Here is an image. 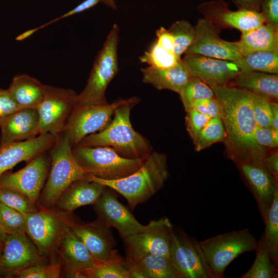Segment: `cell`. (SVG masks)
<instances>
[{
	"instance_id": "6da1fadb",
	"label": "cell",
	"mask_w": 278,
	"mask_h": 278,
	"mask_svg": "<svg viewBox=\"0 0 278 278\" xmlns=\"http://www.w3.org/2000/svg\"><path fill=\"white\" fill-rule=\"evenodd\" d=\"M210 86L221 107L231 158L237 164L253 163L264 166L266 152L254 139L257 125L252 112V93L227 84Z\"/></svg>"
},
{
	"instance_id": "7a4b0ae2",
	"label": "cell",
	"mask_w": 278,
	"mask_h": 278,
	"mask_svg": "<svg viewBox=\"0 0 278 278\" xmlns=\"http://www.w3.org/2000/svg\"><path fill=\"white\" fill-rule=\"evenodd\" d=\"M139 101L137 97H130L115 110L105 129L87 135L77 146H108L126 158L146 159L152 147L148 140L133 129L130 121L131 110Z\"/></svg>"
},
{
	"instance_id": "3957f363",
	"label": "cell",
	"mask_w": 278,
	"mask_h": 278,
	"mask_svg": "<svg viewBox=\"0 0 278 278\" xmlns=\"http://www.w3.org/2000/svg\"><path fill=\"white\" fill-rule=\"evenodd\" d=\"M168 176L165 155L152 151L137 170L124 178L105 180L87 173L83 179L101 183L119 194L133 211L161 189Z\"/></svg>"
},
{
	"instance_id": "277c9868",
	"label": "cell",
	"mask_w": 278,
	"mask_h": 278,
	"mask_svg": "<svg viewBox=\"0 0 278 278\" xmlns=\"http://www.w3.org/2000/svg\"><path fill=\"white\" fill-rule=\"evenodd\" d=\"M72 149L66 133L56 135L50 153L49 173L38 202L39 207L53 208L61 193L74 182L83 179L87 174L75 160Z\"/></svg>"
},
{
	"instance_id": "5b68a950",
	"label": "cell",
	"mask_w": 278,
	"mask_h": 278,
	"mask_svg": "<svg viewBox=\"0 0 278 278\" xmlns=\"http://www.w3.org/2000/svg\"><path fill=\"white\" fill-rule=\"evenodd\" d=\"M119 27L114 24L96 55L82 91L77 94L76 103L105 105L107 88L118 72V44Z\"/></svg>"
},
{
	"instance_id": "8992f818",
	"label": "cell",
	"mask_w": 278,
	"mask_h": 278,
	"mask_svg": "<svg viewBox=\"0 0 278 278\" xmlns=\"http://www.w3.org/2000/svg\"><path fill=\"white\" fill-rule=\"evenodd\" d=\"M72 152L80 166L88 174L105 180H115L132 173L145 160L122 157L108 146H76Z\"/></svg>"
},
{
	"instance_id": "52a82bcc",
	"label": "cell",
	"mask_w": 278,
	"mask_h": 278,
	"mask_svg": "<svg viewBox=\"0 0 278 278\" xmlns=\"http://www.w3.org/2000/svg\"><path fill=\"white\" fill-rule=\"evenodd\" d=\"M257 242L245 228L218 234L199 243L214 278H222L228 265L240 254L255 250Z\"/></svg>"
},
{
	"instance_id": "ba28073f",
	"label": "cell",
	"mask_w": 278,
	"mask_h": 278,
	"mask_svg": "<svg viewBox=\"0 0 278 278\" xmlns=\"http://www.w3.org/2000/svg\"><path fill=\"white\" fill-rule=\"evenodd\" d=\"M130 99L120 98L105 105L76 103L62 132L67 135L72 147H75L87 135L105 129L112 120L115 110Z\"/></svg>"
},
{
	"instance_id": "9c48e42d",
	"label": "cell",
	"mask_w": 278,
	"mask_h": 278,
	"mask_svg": "<svg viewBox=\"0 0 278 278\" xmlns=\"http://www.w3.org/2000/svg\"><path fill=\"white\" fill-rule=\"evenodd\" d=\"M170 259L181 278H214L199 242L173 226Z\"/></svg>"
},
{
	"instance_id": "30bf717a",
	"label": "cell",
	"mask_w": 278,
	"mask_h": 278,
	"mask_svg": "<svg viewBox=\"0 0 278 278\" xmlns=\"http://www.w3.org/2000/svg\"><path fill=\"white\" fill-rule=\"evenodd\" d=\"M172 224L168 218L151 220L144 231L123 239L126 259L136 262L148 254H157L170 258Z\"/></svg>"
},
{
	"instance_id": "8fae6325",
	"label": "cell",
	"mask_w": 278,
	"mask_h": 278,
	"mask_svg": "<svg viewBox=\"0 0 278 278\" xmlns=\"http://www.w3.org/2000/svg\"><path fill=\"white\" fill-rule=\"evenodd\" d=\"M24 215L27 235L42 254L55 259L65 226L60 213L54 208L39 207L37 211Z\"/></svg>"
},
{
	"instance_id": "7c38bea8",
	"label": "cell",
	"mask_w": 278,
	"mask_h": 278,
	"mask_svg": "<svg viewBox=\"0 0 278 278\" xmlns=\"http://www.w3.org/2000/svg\"><path fill=\"white\" fill-rule=\"evenodd\" d=\"M77 94L71 89L45 85L43 99L37 109L39 134L49 133L57 135L63 132Z\"/></svg>"
},
{
	"instance_id": "4fadbf2b",
	"label": "cell",
	"mask_w": 278,
	"mask_h": 278,
	"mask_svg": "<svg viewBox=\"0 0 278 278\" xmlns=\"http://www.w3.org/2000/svg\"><path fill=\"white\" fill-rule=\"evenodd\" d=\"M50 166V159L46 151L29 161L23 168L14 172L8 171L0 176V187L16 190L38 203L45 184Z\"/></svg>"
},
{
	"instance_id": "5bb4252c",
	"label": "cell",
	"mask_w": 278,
	"mask_h": 278,
	"mask_svg": "<svg viewBox=\"0 0 278 278\" xmlns=\"http://www.w3.org/2000/svg\"><path fill=\"white\" fill-rule=\"evenodd\" d=\"M49 259L40 252L27 234L7 235L0 258V277H15L24 269Z\"/></svg>"
},
{
	"instance_id": "9a60e30c",
	"label": "cell",
	"mask_w": 278,
	"mask_h": 278,
	"mask_svg": "<svg viewBox=\"0 0 278 278\" xmlns=\"http://www.w3.org/2000/svg\"><path fill=\"white\" fill-rule=\"evenodd\" d=\"M229 6V3L223 0H214L201 3L197 8L204 18L220 30L234 28L242 33L258 27L266 22L260 11L240 9L232 11Z\"/></svg>"
},
{
	"instance_id": "2e32d148",
	"label": "cell",
	"mask_w": 278,
	"mask_h": 278,
	"mask_svg": "<svg viewBox=\"0 0 278 278\" xmlns=\"http://www.w3.org/2000/svg\"><path fill=\"white\" fill-rule=\"evenodd\" d=\"M59 213L66 225L86 247L96 263L106 259L110 255L116 243L111 228L97 220L85 222L74 216L73 213Z\"/></svg>"
},
{
	"instance_id": "e0dca14e",
	"label": "cell",
	"mask_w": 278,
	"mask_h": 278,
	"mask_svg": "<svg viewBox=\"0 0 278 278\" xmlns=\"http://www.w3.org/2000/svg\"><path fill=\"white\" fill-rule=\"evenodd\" d=\"M97 220L109 228H115L123 239L144 231L130 211L117 199L114 191L107 187L93 205Z\"/></svg>"
},
{
	"instance_id": "ac0fdd59",
	"label": "cell",
	"mask_w": 278,
	"mask_h": 278,
	"mask_svg": "<svg viewBox=\"0 0 278 278\" xmlns=\"http://www.w3.org/2000/svg\"><path fill=\"white\" fill-rule=\"evenodd\" d=\"M195 26V41L184 55H200L229 61H235L242 56L234 42L220 38L221 30L207 19H199Z\"/></svg>"
},
{
	"instance_id": "d6986e66",
	"label": "cell",
	"mask_w": 278,
	"mask_h": 278,
	"mask_svg": "<svg viewBox=\"0 0 278 278\" xmlns=\"http://www.w3.org/2000/svg\"><path fill=\"white\" fill-rule=\"evenodd\" d=\"M181 60L192 76L209 85L227 84L240 74L239 68L234 61L186 54Z\"/></svg>"
},
{
	"instance_id": "ffe728a7",
	"label": "cell",
	"mask_w": 278,
	"mask_h": 278,
	"mask_svg": "<svg viewBox=\"0 0 278 278\" xmlns=\"http://www.w3.org/2000/svg\"><path fill=\"white\" fill-rule=\"evenodd\" d=\"M57 253L66 277L85 278V273L96 264L86 247L65 223Z\"/></svg>"
},
{
	"instance_id": "44dd1931",
	"label": "cell",
	"mask_w": 278,
	"mask_h": 278,
	"mask_svg": "<svg viewBox=\"0 0 278 278\" xmlns=\"http://www.w3.org/2000/svg\"><path fill=\"white\" fill-rule=\"evenodd\" d=\"M238 165L264 220L271 206L275 192L278 189L277 181L263 165L253 163Z\"/></svg>"
},
{
	"instance_id": "7402d4cb",
	"label": "cell",
	"mask_w": 278,
	"mask_h": 278,
	"mask_svg": "<svg viewBox=\"0 0 278 278\" xmlns=\"http://www.w3.org/2000/svg\"><path fill=\"white\" fill-rule=\"evenodd\" d=\"M56 135L42 133L23 141L0 146V176L23 161H29L47 151L55 142Z\"/></svg>"
},
{
	"instance_id": "603a6c76",
	"label": "cell",
	"mask_w": 278,
	"mask_h": 278,
	"mask_svg": "<svg viewBox=\"0 0 278 278\" xmlns=\"http://www.w3.org/2000/svg\"><path fill=\"white\" fill-rule=\"evenodd\" d=\"M37 109H21L0 123V146L30 140L39 135Z\"/></svg>"
},
{
	"instance_id": "cb8c5ba5",
	"label": "cell",
	"mask_w": 278,
	"mask_h": 278,
	"mask_svg": "<svg viewBox=\"0 0 278 278\" xmlns=\"http://www.w3.org/2000/svg\"><path fill=\"white\" fill-rule=\"evenodd\" d=\"M106 187L95 181L85 179L77 180L61 193L53 208L63 214H72L80 207L93 205Z\"/></svg>"
},
{
	"instance_id": "d4e9b609",
	"label": "cell",
	"mask_w": 278,
	"mask_h": 278,
	"mask_svg": "<svg viewBox=\"0 0 278 278\" xmlns=\"http://www.w3.org/2000/svg\"><path fill=\"white\" fill-rule=\"evenodd\" d=\"M141 71L144 83L150 84L158 90H168L178 93L192 77L182 60L171 67L149 66L141 68Z\"/></svg>"
},
{
	"instance_id": "484cf974",
	"label": "cell",
	"mask_w": 278,
	"mask_h": 278,
	"mask_svg": "<svg viewBox=\"0 0 278 278\" xmlns=\"http://www.w3.org/2000/svg\"><path fill=\"white\" fill-rule=\"evenodd\" d=\"M234 43L242 56L259 51H278V28L265 23L242 32L240 39Z\"/></svg>"
},
{
	"instance_id": "4316f807",
	"label": "cell",
	"mask_w": 278,
	"mask_h": 278,
	"mask_svg": "<svg viewBox=\"0 0 278 278\" xmlns=\"http://www.w3.org/2000/svg\"><path fill=\"white\" fill-rule=\"evenodd\" d=\"M45 87L38 79L22 74L13 77L7 89L21 109H37L43 99Z\"/></svg>"
},
{
	"instance_id": "83f0119b",
	"label": "cell",
	"mask_w": 278,
	"mask_h": 278,
	"mask_svg": "<svg viewBox=\"0 0 278 278\" xmlns=\"http://www.w3.org/2000/svg\"><path fill=\"white\" fill-rule=\"evenodd\" d=\"M234 82L237 87L270 100L278 99L277 74L254 71L240 74Z\"/></svg>"
},
{
	"instance_id": "f1b7e54d",
	"label": "cell",
	"mask_w": 278,
	"mask_h": 278,
	"mask_svg": "<svg viewBox=\"0 0 278 278\" xmlns=\"http://www.w3.org/2000/svg\"><path fill=\"white\" fill-rule=\"evenodd\" d=\"M234 61L240 70V74L254 71L278 73V51H257L242 56Z\"/></svg>"
},
{
	"instance_id": "f546056e",
	"label": "cell",
	"mask_w": 278,
	"mask_h": 278,
	"mask_svg": "<svg viewBox=\"0 0 278 278\" xmlns=\"http://www.w3.org/2000/svg\"><path fill=\"white\" fill-rule=\"evenodd\" d=\"M133 262L145 278H181L170 259L164 256L148 254Z\"/></svg>"
},
{
	"instance_id": "4dcf8cb0",
	"label": "cell",
	"mask_w": 278,
	"mask_h": 278,
	"mask_svg": "<svg viewBox=\"0 0 278 278\" xmlns=\"http://www.w3.org/2000/svg\"><path fill=\"white\" fill-rule=\"evenodd\" d=\"M85 276V278H130L125 259L115 249L106 259L96 263Z\"/></svg>"
},
{
	"instance_id": "1f68e13d",
	"label": "cell",
	"mask_w": 278,
	"mask_h": 278,
	"mask_svg": "<svg viewBox=\"0 0 278 278\" xmlns=\"http://www.w3.org/2000/svg\"><path fill=\"white\" fill-rule=\"evenodd\" d=\"M256 256L250 269L241 278H277L278 267L272 260L263 236L257 242Z\"/></svg>"
},
{
	"instance_id": "d6a6232c",
	"label": "cell",
	"mask_w": 278,
	"mask_h": 278,
	"mask_svg": "<svg viewBox=\"0 0 278 278\" xmlns=\"http://www.w3.org/2000/svg\"><path fill=\"white\" fill-rule=\"evenodd\" d=\"M263 221L265 228L262 236L270 257L278 267V189L275 192L271 206Z\"/></svg>"
},
{
	"instance_id": "836d02e7",
	"label": "cell",
	"mask_w": 278,
	"mask_h": 278,
	"mask_svg": "<svg viewBox=\"0 0 278 278\" xmlns=\"http://www.w3.org/2000/svg\"><path fill=\"white\" fill-rule=\"evenodd\" d=\"M168 30L173 38V53L179 60L184 54L195 41V26L184 20L177 21Z\"/></svg>"
},
{
	"instance_id": "e575fe53",
	"label": "cell",
	"mask_w": 278,
	"mask_h": 278,
	"mask_svg": "<svg viewBox=\"0 0 278 278\" xmlns=\"http://www.w3.org/2000/svg\"><path fill=\"white\" fill-rule=\"evenodd\" d=\"M225 138L226 133L221 119L213 118L200 131L193 142L196 150L200 151Z\"/></svg>"
},
{
	"instance_id": "d590c367",
	"label": "cell",
	"mask_w": 278,
	"mask_h": 278,
	"mask_svg": "<svg viewBox=\"0 0 278 278\" xmlns=\"http://www.w3.org/2000/svg\"><path fill=\"white\" fill-rule=\"evenodd\" d=\"M178 93L185 111L193 101L214 97V92L209 85L193 76L184 84Z\"/></svg>"
},
{
	"instance_id": "8d00e7d4",
	"label": "cell",
	"mask_w": 278,
	"mask_h": 278,
	"mask_svg": "<svg viewBox=\"0 0 278 278\" xmlns=\"http://www.w3.org/2000/svg\"><path fill=\"white\" fill-rule=\"evenodd\" d=\"M142 63L157 68H169L177 65L181 60H179L175 54L160 46L156 41L149 49L139 57Z\"/></svg>"
},
{
	"instance_id": "74e56055",
	"label": "cell",
	"mask_w": 278,
	"mask_h": 278,
	"mask_svg": "<svg viewBox=\"0 0 278 278\" xmlns=\"http://www.w3.org/2000/svg\"><path fill=\"white\" fill-rule=\"evenodd\" d=\"M0 225L7 235L26 234L24 215L1 202Z\"/></svg>"
},
{
	"instance_id": "f35d334b",
	"label": "cell",
	"mask_w": 278,
	"mask_h": 278,
	"mask_svg": "<svg viewBox=\"0 0 278 278\" xmlns=\"http://www.w3.org/2000/svg\"><path fill=\"white\" fill-rule=\"evenodd\" d=\"M0 202L23 215L37 211L39 207L27 196L13 189L0 187Z\"/></svg>"
},
{
	"instance_id": "ab89813d",
	"label": "cell",
	"mask_w": 278,
	"mask_h": 278,
	"mask_svg": "<svg viewBox=\"0 0 278 278\" xmlns=\"http://www.w3.org/2000/svg\"><path fill=\"white\" fill-rule=\"evenodd\" d=\"M62 265L60 261L52 260L46 263L30 267L19 272V278H58L61 276Z\"/></svg>"
},
{
	"instance_id": "60d3db41",
	"label": "cell",
	"mask_w": 278,
	"mask_h": 278,
	"mask_svg": "<svg viewBox=\"0 0 278 278\" xmlns=\"http://www.w3.org/2000/svg\"><path fill=\"white\" fill-rule=\"evenodd\" d=\"M252 109L257 126H271V110L270 100L266 98L252 93Z\"/></svg>"
},
{
	"instance_id": "b9f144b4",
	"label": "cell",
	"mask_w": 278,
	"mask_h": 278,
	"mask_svg": "<svg viewBox=\"0 0 278 278\" xmlns=\"http://www.w3.org/2000/svg\"><path fill=\"white\" fill-rule=\"evenodd\" d=\"M186 112L185 125L186 130L194 142L200 131L211 118L194 109H190Z\"/></svg>"
},
{
	"instance_id": "7bdbcfd3",
	"label": "cell",
	"mask_w": 278,
	"mask_h": 278,
	"mask_svg": "<svg viewBox=\"0 0 278 278\" xmlns=\"http://www.w3.org/2000/svg\"><path fill=\"white\" fill-rule=\"evenodd\" d=\"M190 109L195 110L208 116L211 118H221V107L218 101L215 97L193 101L186 111Z\"/></svg>"
},
{
	"instance_id": "ee69618b",
	"label": "cell",
	"mask_w": 278,
	"mask_h": 278,
	"mask_svg": "<svg viewBox=\"0 0 278 278\" xmlns=\"http://www.w3.org/2000/svg\"><path fill=\"white\" fill-rule=\"evenodd\" d=\"M254 139L262 147L276 148L278 146V130L272 127L256 126Z\"/></svg>"
},
{
	"instance_id": "f6af8a7d",
	"label": "cell",
	"mask_w": 278,
	"mask_h": 278,
	"mask_svg": "<svg viewBox=\"0 0 278 278\" xmlns=\"http://www.w3.org/2000/svg\"><path fill=\"white\" fill-rule=\"evenodd\" d=\"M19 109L8 90L0 89V123Z\"/></svg>"
},
{
	"instance_id": "bcb514c9",
	"label": "cell",
	"mask_w": 278,
	"mask_h": 278,
	"mask_svg": "<svg viewBox=\"0 0 278 278\" xmlns=\"http://www.w3.org/2000/svg\"><path fill=\"white\" fill-rule=\"evenodd\" d=\"M265 18V23L278 28V0H263L260 10Z\"/></svg>"
},
{
	"instance_id": "7dc6e473",
	"label": "cell",
	"mask_w": 278,
	"mask_h": 278,
	"mask_svg": "<svg viewBox=\"0 0 278 278\" xmlns=\"http://www.w3.org/2000/svg\"><path fill=\"white\" fill-rule=\"evenodd\" d=\"M100 2L101 0H84L68 11L65 12L59 17L40 26L39 27L41 29L60 20L81 13L95 6L98 3H100Z\"/></svg>"
},
{
	"instance_id": "c3c4849f",
	"label": "cell",
	"mask_w": 278,
	"mask_h": 278,
	"mask_svg": "<svg viewBox=\"0 0 278 278\" xmlns=\"http://www.w3.org/2000/svg\"><path fill=\"white\" fill-rule=\"evenodd\" d=\"M155 34L156 42L164 48L173 53V38L168 29L161 27L156 31Z\"/></svg>"
},
{
	"instance_id": "681fc988",
	"label": "cell",
	"mask_w": 278,
	"mask_h": 278,
	"mask_svg": "<svg viewBox=\"0 0 278 278\" xmlns=\"http://www.w3.org/2000/svg\"><path fill=\"white\" fill-rule=\"evenodd\" d=\"M263 164L266 170L278 181V153L274 152L266 155L264 160Z\"/></svg>"
},
{
	"instance_id": "f907efd6",
	"label": "cell",
	"mask_w": 278,
	"mask_h": 278,
	"mask_svg": "<svg viewBox=\"0 0 278 278\" xmlns=\"http://www.w3.org/2000/svg\"><path fill=\"white\" fill-rule=\"evenodd\" d=\"M238 9L260 11L263 0H232Z\"/></svg>"
},
{
	"instance_id": "816d5d0a",
	"label": "cell",
	"mask_w": 278,
	"mask_h": 278,
	"mask_svg": "<svg viewBox=\"0 0 278 278\" xmlns=\"http://www.w3.org/2000/svg\"><path fill=\"white\" fill-rule=\"evenodd\" d=\"M271 110V126L278 130V104L275 101H271L270 103Z\"/></svg>"
},
{
	"instance_id": "f5cc1de1",
	"label": "cell",
	"mask_w": 278,
	"mask_h": 278,
	"mask_svg": "<svg viewBox=\"0 0 278 278\" xmlns=\"http://www.w3.org/2000/svg\"><path fill=\"white\" fill-rule=\"evenodd\" d=\"M39 30H40V28L39 26L36 28H33L27 30L23 32L21 34H19V36H18L16 37L15 40L19 41H23L29 38V37H30L31 35H32L33 34H34L35 32H36Z\"/></svg>"
},
{
	"instance_id": "db71d44e",
	"label": "cell",
	"mask_w": 278,
	"mask_h": 278,
	"mask_svg": "<svg viewBox=\"0 0 278 278\" xmlns=\"http://www.w3.org/2000/svg\"><path fill=\"white\" fill-rule=\"evenodd\" d=\"M100 3L112 9L115 10L117 8L116 0H101Z\"/></svg>"
},
{
	"instance_id": "11a10c76",
	"label": "cell",
	"mask_w": 278,
	"mask_h": 278,
	"mask_svg": "<svg viewBox=\"0 0 278 278\" xmlns=\"http://www.w3.org/2000/svg\"><path fill=\"white\" fill-rule=\"evenodd\" d=\"M7 237V235L5 233L0 225V239L4 241Z\"/></svg>"
},
{
	"instance_id": "9f6ffc18",
	"label": "cell",
	"mask_w": 278,
	"mask_h": 278,
	"mask_svg": "<svg viewBox=\"0 0 278 278\" xmlns=\"http://www.w3.org/2000/svg\"><path fill=\"white\" fill-rule=\"evenodd\" d=\"M4 247V241L0 239V258L3 252Z\"/></svg>"
},
{
	"instance_id": "6f0895ef",
	"label": "cell",
	"mask_w": 278,
	"mask_h": 278,
	"mask_svg": "<svg viewBox=\"0 0 278 278\" xmlns=\"http://www.w3.org/2000/svg\"><path fill=\"white\" fill-rule=\"evenodd\" d=\"M203 1H204V0H203Z\"/></svg>"
}]
</instances>
